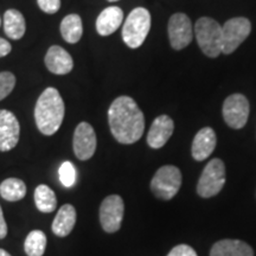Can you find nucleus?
Returning a JSON list of instances; mask_svg holds the SVG:
<instances>
[{"label": "nucleus", "instance_id": "obj_1", "mask_svg": "<svg viewBox=\"0 0 256 256\" xmlns=\"http://www.w3.org/2000/svg\"><path fill=\"white\" fill-rule=\"evenodd\" d=\"M108 122L116 142L124 145L136 142L145 130L144 113L130 96H119L112 102Z\"/></svg>", "mask_w": 256, "mask_h": 256}, {"label": "nucleus", "instance_id": "obj_2", "mask_svg": "<svg viewBox=\"0 0 256 256\" xmlns=\"http://www.w3.org/2000/svg\"><path fill=\"white\" fill-rule=\"evenodd\" d=\"M66 107L60 92L49 87L42 92L34 107V120L44 136H52L60 130L63 122Z\"/></svg>", "mask_w": 256, "mask_h": 256}, {"label": "nucleus", "instance_id": "obj_3", "mask_svg": "<svg viewBox=\"0 0 256 256\" xmlns=\"http://www.w3.org/2000/svg\"><path fill=\"white\" fill-rule=\"evenodd\" d=\"M151 28V14L144 8H134L124 20L122 40L130 49L142 46Z\"/></svg>", "mask_w": 256, "mask_h": 256}, {"label": "nucleus", "instance_id": "obj_4", "mask_svg": "<svg viewBox=\"0 0 256 256\" xmlns=\"http://www.w3.org/2000/svg\"><path fill=\"white\" fill-rule=\"evenodd\" d=\"M197 43L206 56L215 58L222 54V26L215 19L202 17L194 25Z\"/></svg>", "mask_w": 256, "mask_h": 256}, {"label": "nucleus", "instance_id": "obj_5", "mask_svg": "<svg viewBox=\"0 0 256 256\" xmlns=\"http://www.w3.org/2000/svg\"><path fill=\"white\" fill-rule=\"evenodd\" d=\"M182 186V174L174 165H165L156 172L151 180V190L159 200H170Z\"/></svg>", "mask_w": 256, "mask_h": 256}, {"label": "nucleus", "instance_id": "obj_6", "mask_svg": "<svg viewBox=\"0 0 256 256\" xmlns=\"http://www.w3.org/2000/svg\"><path fill=\"white\" fill-rule=\"evenodd\" d=\"M226 184V166L220 159H212L204 168L197 184V194L203 198L216 196Z\"/></svg>", "mask_w": 256, "mask_h": 256}, {"label": "nucleus", "instance_id": "obj_7", "mask_svg": "<svg viewBox=\"0 0 256 256\" xmlns=\"http://www.w3.org/2000/svg\"><path fill=\"white\" fill-rule=\"evenodd\" d=\"M252 24L247 18L236 17L226 20L222 26V54L235 51L250 34Z\"/></svg>", "mask_w": 256, "mask_h": 256}, {"label": "nucleus", "instance_id": "obj_8", "mask_svg": "<svg viewBox=\"0 0 256 256\" xmlns=\"http://www.w3.org/2000/svg\"><path fill=\"white\" fill-rule=\"evenodd\" d=\"M124 212V200L118 194H112L102 200L100 206V223L106 232H116L121 228Z\"/></svg>", "mask_w": 256, "mask_h": 256}, {"label": "nucleus", "instance_id": "obj_9", "mask_svg": "<svg viewBox=\"0 0 256 256\" xmlns=\"http://www.w3.org/2000/svg\"><path fill=\"white\" fill-rule=\"evenodd\" d=\"M249 116V102L244 95L232 94L223 104V118L229 127L240 130L244 127Z\"/></svg>", "mask_w": 256, "mask_h": 256}, {"label": "nucleus", "instance_id": "obj_10", "mask_svg": "<svg viewBox=\"0 0 256 256\" xmlns=\"http://www.w3.org/2000/svg\"><path fill=\"white\" fill-rule=\"evenodd\" d=\"M168 40L174 50L185 49L194 38L190 18L184 14H176L168 20Z\"/></svg>", "mask_w": 256, "mask_h": 256}, {"label": "nucleus", "instance_id": "obj_11", "mask_svg": "<svg viewBox=\"0 0 256 256\" xmlns=\"http://www.w3.org/2000/svg\"><path fill=\"white\" fill-rule=\"evenodd\" d=\"M96 134L88 122H81L74 132L72 147L80 160L90 159L96 151Z\"/></svg>", "mask_w": 256, "mask_h": 256}, {"label": "nucleus", "instance_id": "obj_12", "mask_svg": "<svg viewBox=\"0 0 256 256\" xmlns=\"http://www.w3.org/2000/svg\"><path fill=\"white\" fill-rule=\"evenodd\" d=\"M18 119L12 112L0 110V152H8L14 148L19 142Z\"/></svg>", "mask_w": 256, "mask_h": 256}, {"label": "nucleus", "instance_id": "obj_13", "mask_svg": "<svg viewBox=\"0 0 256 256\" xmlns=\"http://www.w3.org/2000/svg\"><path fill=\"white\" fill-rule=\"evenodd\" d=\"M174 130V120L168 115H160L153 121L150 132L147 134V144L152 148H162L171 138Z\"/></svg>", "mask_w": 256, "mask_h": 256}, {"label": "nucleus", "instance_id": "obj_14", "mask_svg": "<svg viewBox=\"0 0 256 256\" xmlns=\"http://www.w3.org/2000/svg\"><path fill=\"white\" fill-rule=\"evenodd\" d=\"M46 66L49 72L56 75H66L72 70L74 60L70 54L60 46H52L48 50L46 58Z\"/></svg>", "mask_w": 256, "mask_h": 256}, {"label": "nucleus", "instance_id": "obj_15", "mask_svg": "<svg viewBox=\"0 0 256 256\" xmlns=\"http://www.w3.org/2000/svg\"><path fill=\"white\" fill-rule=\"evenodd\" d=\"M216 134L215 130L210 127L202 128L194 136L192 142V156L197 162H203L212 154L214 150L216 147Z\"/></svg>", "mask_w": 256, "mask_h": 256}, {"label": "nucleus", "instance_id": "obj_16", "mask_svg": "<svg viewBox=\"0 0 256 256\" xmlns=\"http://www.w3.org/2000/svg\"><path fill=\"white\" fill-rule=\"evenodd\" d=\"M124 22V12L118 6L106 8L96 19V30L101 36H110L121 26Z\"/></svg>", "mask_w": 256, "mask_h": 256}, {"label": "nucleus", "instance_id": "obj_17", "mask_svg": "<svg viewBox=\"0 0 256 256\" xmlns=\"http://www.w3.org/2000/svg\"><path fill=\"white\" fill-rule=\"evenodd\" d=\"M210 256H254V252L250 246L238 240H222L212 246Z\"/></svg>", "mask_w": 256, "mask_h": 256}, {"label": "nucleus", "instance_id": "obj_18", "mask_svg": "<svg viewBox=\"0 0 256 256\" xmlns=\"http://www.w3.org/2000/svg\"><path fill=\"white\" fill-rule=\"evenodd\" d=\"M76 223V210L72 204H66L57 212L52 222V232L58 238H66L74 229Z\"/></svg>", "mask_w": 256, "mask_h": 256}, {"label": "nucleus", "instance_id": "obj_19", "mask_svg": "<svg viewBox=\"0 0 256 256\" xmlns=\"http://www.w3.org/2000/svg\"><path fill=\"white\" fill-rule=\"evenodd\" d=\"M4 30L11 40H20L26 30L24 16L18 10H8L4 14Z\"/></svg>", "mask_w": 256, "mask_h": 256}, {"label": "nucleus", "instance_id": "obj_20", "mask_svg": "<svg viewBox=\"0 0 256 256\" xmlns=\"http://www.w3.org/2000/svg\"><path fill=\"white\" fill-rule=\"evenodd\" d=\"M60 34L63 40L70 44H75L81 40L83 34L82 20L78 14H69L60 23Z\"/></svg>", "mask_w": 256, "mask_h": 256}, {"label": "nucleus", "instance_id": "obj_21", "mask_svg": "<svg viewBox=\"0 0 256 256\" xmlns=\"http://www.w3.org/2000/svg\"><path fill=\"white\" fill-rule=\"evenodd\" d=\"M26 194V186L23 180L18 178H8L0 184V196L8 202L23 200Z\"/></svg>", "mask_w": 256, "mask_h": 256}, {"label": "nucleus", "instance_id": "obj_22", "mask_svg": "<svg viewBox=\"0 0 256 256\" xmlns=\"http://www.w3.org/2000/svg\"><path fill=\"white\" fill-rule=\"evenodd\" d=\"M34 203L40 212H52L57 206V198L55 192L48 186L40 184L34 190Z\"/></svg>", "mask_w": 256, "mask_h": 256}, {"label": "nucleus", "instance_id": "obj_23", "mask_svg": "<svg viewBox=\"0 0 256 256\" xmlns=\"http://www.w3.org/2000/svg\"><path fill=\"white\" fill-rule=\"evenodd\" d=\"M46 236L42 230H32L25 238L24 249L28 256H43L46 248Z\"/></svg>", "mask_w": 256, "mask_h": 256}, {"label": "nucleus", "instance_id": "obj_24", "mask_svg": "<svg viewBox=\"0 0 256 256\" xmlns=\"http://www.w3.org/2000/svg\"><path fill=\"white\" fill-rule=\"evenodd\" d=\"M60 180L63 186L72 188L76 183V177H78V172H76V168L74 166L72 162H64L62 165L60 166L58 170Z\"/></svg>", "mask_w": 256, "mask_h": 256}, {"label": "nucleus", "instance_id": "obj_25", "mask_svg": "<svg viewBox=\"0 0 256 256\" xmlns=\"http://www.w3.org/2000/svg\"><path fill=\"white\" fill-rule=\"evenodd\" d=\"M16 86V76L10 72H0V101L11 94Z\"/></svg>", "mask_w": 256, "mask_h": 256}, {"label": "nucleus", "instance_id": "obj_26", "mask_svg": "<svg viewBox=\"0 0 256 256\" xmlns=\"http://www.w3.org/2000/svg\"><path fill=\"white\" fill-rule=\"evenodd\" d=\"M37 4L43 12L54 14L60 8V0H37Z\"/></svg>", "mask_w": 256, "mask_h": 256}, {"label": "nucleus", "instance_id": "obj_27", "mask_svg": "<svg viewBox=\"0 0 256 256\" xmlns=\"http://www.w3.org/2000/svg\"><path fill=\"white\" fill-rule=\"evenodd\" d=\"M168 256H197V252L194 248L188 244H179L168 252Z\"/></svg>", "mask_w": 256, "mask_h": 256}, {"label": "nucleus", "instance_id": "obj_28", "mask_svg": "<svg viewBox=\"0 0 256 256\" xmlns=\"http://www.w3.org/2000/svg\"><path fill=\"white\" fill-rule=\"evenodd\" d=\"M11 44H10L6 40H4V38H0V57L8 56V54L11 52Z\"/></svg>", "mask_w": 256, "mask_h": 256}, {"label": "nucleus", "instance_id": "obj_29", "mask_svg": "<svg viewBox=\"0 0 256 256\" xmlns=\"http://www.w3.org/2000/svg\"><path fill=\"white\" fill-rule=\"evenodd\" d=\"M8 235V224L4 218V214H2V209L0 206V240L6 238Z\"/></svg>", "mask_w": 256, "mask_h": 256}, {"label": "nucleus", "instance_id": "obj_30", "mask_svg": "<svg viewBox=\"0 0 256 256\" xmlns=\"http://www.w3.org/2000/svg\"><path fill=\"white\" fill-rule=\"evenodd\" d=\"M0 256H11L8 252L4 250V249H0Z\"/></svg>", "mask_w": 256, "mask_h": 256}, {"label": "nucleus", "instance_id": "obj_31", "mask_svg": "<svg viewBox=\"0 0 256 256\" xmlns=\"http://www.w3.org/2000/svg\"><path fill=\"white\" fill-rule=\"evenodd\" d=\"M107 2H119V0H107Z\"/></svg>", "mask_w": 256, "mask_h": 256}, {"label": "nucleus", "instance_id": "obj_32", "mask_svg": "<svg viewBox=\"0 0 256 256\" xmlns=\"http://www.w3.org/2000/svg\"><path fill=\"white\" fill-rule=\"evenodd\" d=\"M0 25H2V19H0Z\"/></svg>", "mask_w": 256, "mask_h": 256}]
</instances>
